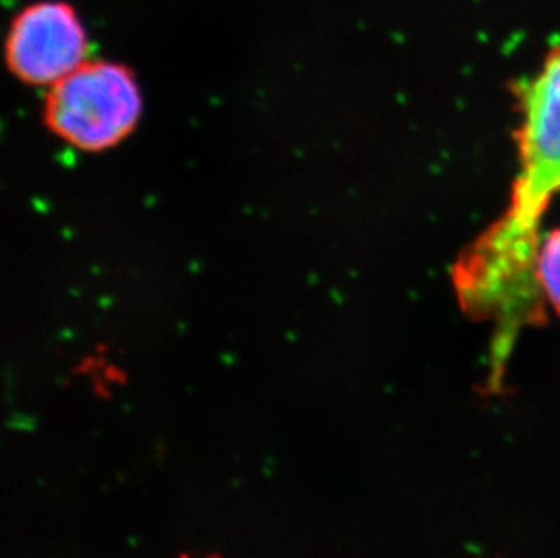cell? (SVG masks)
<instances>
[{
  "label": "cell",
  "instance_id": "1",
  "mask_svg": "<svg viewBox=\"0 0 560 558\" xmlns=\"http://www.w3.org/2000/svg\"><path fill=\"white\" fill-rule=\"evenodd\" d=\"M519 172L506 212L464 249L475 265L506 283H533L540 223L560 192V46L517 89Z\"/></svg>",
  "mask_w": 560,
  "mask_h": 558
},
{
  "label": "cell",
  "instance_id": "2",
  "mask_svg": "<svg viewBox=\"0 0 560 558\" xmlns=\"http://www.w3.org/2000/svg\"><path fill=\"white\" fill-rule=\"evenodd\" d=\"M135 74L114 62H83L51 86L44 105L46 125L71 147L100 153L128 138L142 116Z\"/></svg>",
  "mask_w": 560,
  "mask_h": 558
},
{
  "label": "cell",
  "instance_id": "3",
  "mask_svg": "<svg viewBox=\"0 0 560 558\" xmlns=\"http://www.w3.org/2000/svg\"><path fill=\"white\" fill-rule=\"evenodd\" d=\"M88 35L66 2L44 0L17 15L6 39L9 71L29 86H55L86 62Z\"/></svg>",
  "mask_w": 560,
  "mask_h": 558
},
{
  "label": "cell",
  "instance_id": "4",
  "mask_svg": "<svg viewBox=\"0 0 560 558\" xmlns=\"http://www.w3.org/2000/svg\"><path fill=\"white\" fill-rule=\"evenodd\" d=\"M535 274L544 301L560 318V227L540 238Z\"/></svg>",
  "mask_w": 560,
  "mask_h": 558
}]
</instances>
